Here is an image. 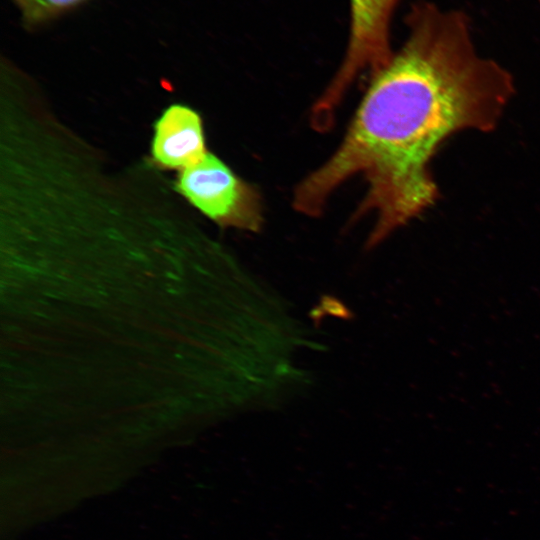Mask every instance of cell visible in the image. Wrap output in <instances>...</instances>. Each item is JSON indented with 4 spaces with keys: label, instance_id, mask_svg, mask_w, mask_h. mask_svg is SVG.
<instances>
[{
    "label": "cell",
    "instance_id": "obj_4",
    "mask_svg": "<svg viewBox=\"0 0 540 540\" xmlns=\"http://www.w3.org/2000/svg\"><path fill=\"white\" fill-rule=\"evenodd\" d=\"M207 153L201 117L193 109L174 104L155 124L152 156L160 167L184 170Z\"/></svg>",
    "mask_w": 540,
    "mask_h": 540
},
{
    "label": "cell",
    "instance_id": "obj_6",
    "mask_svg": "<svg viewBox=\"0 0 540 540\" xmlns=\"http://www.w3.org/2000/svg\"><path fill=\"white\" fill-rule=\"evenodd\" d=\"M539 2H540V0H539Z\"/></svg>",
    "mask_w": 540,
    "mask_h": 540
},
{
    "label": "cell",
    "instance_id": "obj_1",
    "mask_svg": "<svg viewBox=\"0 0 540 540\" xmlns=\"http://www.w3.org/2000/svg\"><path fill=\"white\" fill-rule=\"evenodd\" d=\"M406 24L404 44L372 75L341 144L293 196L298 212L317 216L360 174L367 192L356 214L375 220L367 248L435 202L429 165L440 145L463 130H492L514 92L510 73L476 51L464 12L422 1Z\"/></svg>",
    "mask_w": 540,
    "mask_h": 540
},
{
    "label": "cell",
    "instance_id": "obj_3",
    "mask_svg": "<svg viewBox=\"0 0 540 540\" xmlns=\"http://www.w3.org/2000/svg\"><path fill=\"white\" fill-rule=\"evenodd\" d=\"M176 188L221 226L251 232H258L262 227V204L256 189L210 152L181 171Z\"/></svg>",
    "mask_w": 540,
    "mask_h": 540
},
{
    "label": "cell",
    "instance_id": "obj_5",
    "mask_svg": "<svg viewBox=\"0 0 540 540\" xmlns=\"http://www.w3.org/2000/svg\"><path fill=\"white\" fill-rule=\"evenodd\" d=\"M86 0H14L28 26H37L58 17Z\"/></svg>",
    "mask_w": 540,
    "mask_h": 540
},
{
    "label": "cell",
    "instance_id": "obj_2",
    "mask_svg": "<svg viewBox=\"0 0 540 540\" xmlns=\"http://www.w3.org/2000/svg\"><path fill=\"white\" fill-rule=\"evenodd\" d=\"M400 0H350V34L344 60L329 86L314 104L315 113L326 120L336 110L355 79L364 72L372 76L388 64L390 24Z\"/></svg>",
    "mask_w": 540,
    "mask_h": 540
}]
</instances>
